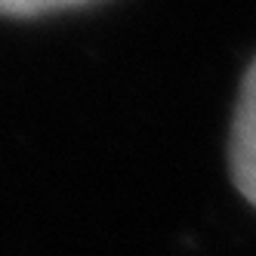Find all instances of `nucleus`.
<instances>
[{
	"mask_svg": "<svg viewBox=\"0 0 256 256\" xmlns=\"http://www.w3.org/2000/svg\"><path fill=\"white\" fill-rule=\"evenodd\" d=\"M232 173L234 186L256 207V62L250 65L234 112L232 130Z\"/></svg>",
	"mask_w": 256,
	"mask_h": 256,
	"instance_id": "1",
	"label": "nucleus"
},
{
	"mask_svg": "<svg viewBox=\"0 0 256 256\" xmlns=\"http://www.w3.org/2000/svg\"><path fill=\"white\" fill-rule=\"evenodd\" d=\"M93 0H0V16H12V19H31V16H46V12H62L86 6Z\"/></svg>",
	"mask_w": 256,
	"mask_h": 256,
	"instance_id": "2",
	"label": "nucleus"
}]
</instances>
